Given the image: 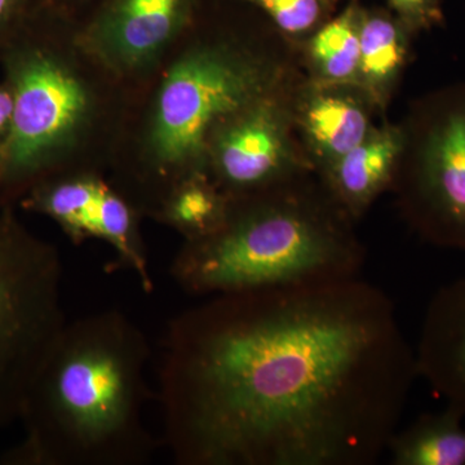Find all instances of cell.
Segmentation results:
<instances>
[{"label": "cell", "mask_w": 465, "mask_h": 465, "mask_svg": "<svg viewBox=\"0 0 465 465\" xmlns=\"http://www.w3.org/2000/svg\"><path fill=\"white\" fill-rule=\"evenodd\" d=\"M418 378L361 277L210 296L164 335V442L180 465H374Z\"/></svg>", "instance_id": "1"}, {"label": "cell", "mask_w": 465, "mask_h": 465, "mask_svg": "<svg viewBox=\"0 0 465 465\" xmlns=\"http://www.w3.org/2000/svg\"><path fill=\"white\" fill-rule=\"evenodd\" d=\"M149 358L145 333L115 309L66 323L24 403L23 440L0 464H148Z\"/></svg>", "instance_id": "2"}, {"label": "cell", "mask_w": 465, "mask_h": 465, "mask_svg": "<svg viewBox=\"0 0 465 465\" xmlns=\"http://www.w3.org/2000/svg\"><path fill=\"white\" fill-rule=\"evenodd\" d=\"M354 223L320 177L299 174L229 200L217 231L183 242L171 275L204 298L351 280L366 260Z\"/></svg>", "instance_id": "3"}, {"label": "cell", "mask_w": 465, "mask_h": 465, "mask_svg": "<svg viewBox=\"0 0 465 465\" xmlns=\"http://www.w3.org/2000/svg\"><path fill=\"white\" fill-rule=\"evenodd\" d=\"M14 97L0 142V208L14 207L51 177L100 170L90 150L108 127L113 85L124 84L88 54L78 30L38 2L0 48Z\"/></svg>", "instance_id": "4"}, {"label": "cell", "mask_w": 465, "mask_h": 465, "mask_svg": "<svg viewBox=\"0 0 465 465\" xmlns=\"http://www.w3.org/2000/svg\"><path fill=\"white\" fill-rule=\"evenodd\" d=\"M283 70L264 52L234 38L193 42L168 64L153 91L139 148L114 166L116 188L143 215L154 216L177 183L206 173L219 125L281 90Z\"/></svg>", "instance_id": "5"}, {"label": "cell", "mask_w": 465, "mask_h": 465, "mask_svg": "<svg viewBox=\"0 0 465 465\" xmlns=\"http://www.w3.org/2000/svg\"><path fill=\"white\" fill-rule=\"evenodd\" d=\"M63 262L14 207L0 208V430L20 420L34 381L65 327Z\"/></svg>", "instance_id": "6"}, {"label": "cell", "mask_w": 465, "mask_h": 465, "mask_svg": "<svg viewBox=\"0 0 465 465\" xmlns=\"http://www.w3.org/2000/svg\"><path fill=\"white\" fill-rule=\"evenodd\" d=\"M391 189L416 234L465 253V85L421 104Z\"/></svg>", "instance_id": "7"}, {"label": "cell", "mask_w": 465, "mask_h": 465, "mask_svg": "<svg viewBox=\"0 0 465 465\" xmlns=\"http://www.w3.org/2000/svg\"><path fill=\"white\" fill-rule=\"evenodd\" d=\"M20 204L56 223L74 244L91 240L108 244L115 265L133 272L145 292L154 289L140 229L143 213L101 171L51 177L30 189Z\"/></svg>", "instance_id": "8"}, {"label": "cell", "mask_w": 465, "mask_h": 465, "mask_svg": "<svg viewBox=\"0 0 465 465\" xmlns=\"http://www.w3.org/2000/svg\"><path fill=\"white\" fill-rule=\"evenodd\" d=\"M292 127V109L281 90L250 104L211 136L208 177L232 200L313 173L307 158L293 150Z\"/></svg>", "instance_id": "9"}, {"label": "cell", "mask_w": 465, "mask_h": 465, "mask_svg": "<svg viewBox=\"0 0 465 465\" xmlns=\"http://www.w3.org/2000/svg\"><path fill=\"white\" fill-rule=\"evenodd\" d=\"M195 0H106L78 29L85 50L119 81L153 72L191 25Z\"/></svg>", "instance_id": "10"}, {"label": "cell", "mask_w": 465, "mask_h": 465, "mask_svg": "<svg viewBox=\"0 0 465 465\" xmlns=\"http://www.w3.org/2000/svg\"><path fill=\"white\" fill-rule=\"evenodd\" d=\"M375 104L356 84L312 85L292 109L293 124L307 143L313 171L323 173L374 130Z\"/></svg>", "instance_id": "11"}, {"label": "cell", "mask_w": 465, "mask_h": 465, "mask_svg": "<svg viewBox=\"0 0 465 465\" xmlns=\"http://www.w3.org/2000/svg\"><path fill=\"white\" fill-rule=\"evenodd\" d=\"M415 360L419 378L465 415V275L430 299Z\"/></svg>", "instance_id": "12"}, {"label": "cell", "mask_w": 465, "mask_h": 465, "mask_svg": "<svg viewBox=\"0 0 465 465\" xmlns=\"http://www.w3.org/2000/svg\"><path fill=\"white\" fill-rule=\"evenodd\" d=\"M405 145L403 128H374L362 143L318 177L342 210L358 220L393 185Z\"/></svg>", "instance_id": "13"}, {"label": "cell", "mask_w": 465, "mask_h": 465, "mask_svg": "<svg viewBox=\"0 0 465 465\" xmlns=\"http://www.w3.org/2000/svg\"><path fill=\"white\" fill-rule=\"evenodd\" d=\"M393 15L381 11L361 12L360 67L356 84L376 106L384 105L403 73L409 57V34Z\"/></svg>", "instance_id": "14"}, {"label": "cell", "mask_w": 465, "mask_h": 465, "mask_svg": "<svg viewBox=\"0 0 465 465\" xmlns=\"http://www.w3.org/2000/svg\"><path fill=\"white\" fill-rule=\"evenodd\" d=\"M465 415L454 407L419 416L397 430L387 452L394 465H465Z\"/></svg>", "instance_id": "15"}, {"label": "cell", "mask_w": 465, "mask_h": 465, "mask_svg": "<svg viewBox=\"0 0 465 465\" xmlns=\"http://www.w3.org/2000/svg\"><path fill=\"white\" fill-rule=\"evenodd\" d=\"M229 198L207 173L183 180L168 193L154 217L185 238L201 240L224 223Z\"/></svg>", "instance_id": "16"}, {"label": "cell", "mask_w": 465, "mask_h": 465, "mask_svg": "<svg viewBox=\"0 0 465 465\" xmlns=\"http://www.w3.org/2000/svg\"><path fill=\"white\" fill-rule=\"evenodd\" d=\"M361 12L356 0L323 24L309 41V60L321 84H356L360 67Z\"/></svg>", "instance_id": "17"}, {"label": "cell", "mask_w": 465, "mask_h": 465, "mask_svg": "<svg viewBox=\"0 0 465 465\" xmlns=\"http://www.w3.org/2000/svg\"><path fill=\"white\" fill-rule=\"evenodd\" d=\"M264 11L281 32L304 35L318 29L324 16L326 0H243Z\"/></svg>", "instance_id": "18"}, {"label": "cell", "mask_w": 465, "mask_h": 465, "mask_svg": "<svg viewBox=\"0 0 465 465\" xmlns=\"http://www.w3.org/2000/svg\"><path fill=\"white\" fill-rule=\"evenodd\" d=\"M388 3L411 32L430 29L442 23V0H388Z\"/></svg>", "instance_id": "19"}, {"label": "cell", "mask_w": 465, "mask_h": 465, "mask_svg": "<svg viewBox=\"0 0 465 465\" xmlns=\"http://www.w3.org/2000/svg\"><path fill=\"white\" fill-rule=\"evenodd\" d=\"M38 0H0V48L25 23Z\"/></svg>", "instance_id": "20"}, {"label": "cell", "mask_w": 465, "mask_h": 465, "mask_svg": "<svg viewBox=\"0 0 465 465\" xmlns=\"http://www.w3.org/2000/svg\"><path fill=\"white\" fill-rule=\"evenodd\" d=\"M12 112H14V97L8 84L2 81L0 84V142L8 133Z\"/></svg>", "instance_id": "21"}, {"label": "cell", "mask_w": 465, "mask_h": 465, "mask_svg": "<svg viewBox=\"0 0 465 465\" xmlns=\"http://www.w3.org/2000/svg\"><path fill=\"white\" fill-rule=\"evenodd\" d=\"M326 2H327V3H330V2H331V0H326Z\"/></svg>", "instance_id": "22"}]
</instances>
